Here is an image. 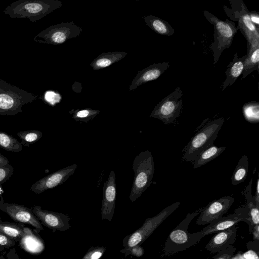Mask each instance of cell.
<instances>
[{
  "label": "cell",
  "instance_id": "1",
  "mask_svg": "<svg viewBox=\"0 0 259 259\" xmlns=\"http://www.w3.org/2000/svg\"><path fill=\"white\" fill-rule=\"evenodd\" d=\"M199 214L198 211L188 213L169 234L163 246L162 256L168 257L185 250L197 244L204 235L201 231L188 232V228L192 221Z\"/></svg>",
  "mask_w": 259,
  "mask_h": 259
},
{
  "label": "cell",
  "instance_id": "2",
  "mask_svg": "<svg viewBox=\"0 0 259 259\" xmlns=\"http://www.w3.org/2000/svg\"><path fill=\"white\" fill-rule=\"evenodd\" d=\"M63 5L58 0H18L8 5L4 13L12 18L28 19L35 22Z\"/></svg>",
  "mask_w": 259,
  "mask_h": 259
},
{
  "label": "cell",
  "instance_id": "3",
  "mask_svg": "<svg viewBox=\"0 0 259 259\" xmlns=\"http://www.w3.org/2000/svg\"><path fill=\"white\" fill-rule=\"evenodd\" d=\"M134 178L130 195V200L136 201L151 183L154 172V162L150 151L141 152L133 163Z\"/></svg>",
  "mask_w": 259,
  "mask_h": 259
},
{
  "label": "cell",
  "instance_id": "4",
  "mask_svg": "<svg viewBox=\"0 0 259 259\" xmlns=\"http://www.w3.org/2000/svg\"><path fill=\"white\" fill-rule=\"evenodd\" d=\"M37 97L0 78V115H15L22 112L23 105L34 102Z\"/></svg>",
  "mask_w": 259,
  "mask_h": 259
},
{
  "label": "cell",
  "instance_id": "5",
  "mask_svg": "<svg viewBox=\"0 0 259 259\" xmlns=\"http://www.w3.org/2000/svg\"><path fill=\"white\" fill-rule=\"evenodd\" d=\"M224 121L223 118H220L203 126L183 149V159L186 161H193L201 152L213 145Z\"/></svg>",
  "mask_w": 259,
  "mask_h": 259
},
{
  "label": "cell",
  "instance_id": "6",
  "mask_svg": "<svg viewBox=\"0 0 259 259\" xmlns=\"http://www.w3.org/2000/svg\"><path fill=\"white\" fill-rule=\"evenodd\" d=\"M206 20L213 26L214 40L210 46L213 57V64H215L223 51L229 48L233 38L238 30L235 23L229 19L222 20L207 11H203Z\"/></svg>",
  "mask_w": 259,
  "mask_h": 259
},
{
  "label": "cell",
  "instance_id": "7",
  "mask_svg": "<svg viewBox=\"0 0 259 259\" xmlns=\"http://www.w3.org/2000/svg\"><path fill=\"white\" fill-rule=\"evenodd\" d=\"M231 8L223 6L224 10L231 20L238 22L239 29L247 40V51L259 44V28L251 22L246 5L242 0H229Z\"/></svg>",
  "mask_w": 259,
  "mask_h": 259
},
{
  "label": "cell",
  "instance_id": "8",
  "mask_svg": "<svg viewBox=\"0 0 259 259\" xmlns=\"http://www.w3.org/2000/svg\"><path fill=\"white\" fill-rule=\"evenodd\" d=\"M180 202H176L165 207L156 215L146 219L143 225L131 234L127 235L123 239L124 247H131L141 245L158 227L180 205Z\"/></svg>",
  "mask_w": 259,
  "mask_h": 259
},
{
  "label": "cell",
  "instance_id": "9",
  "mask_svg": "<svg viewBox=\"0 0 259 259\" xmlns=\"http://www.w3.org/2000/svg\"><path fill=\"white\" fill-rule=\"evenodd\" d=\"M82 29L73 22L61 23L51 26L35 35L34 41L47 45H58L76 37Z\"/></svg>",
  "mask_w": 259,
  "mask_h": 259
},
{
  "label": "cell",
  "instance_id": "10",
  "mask_svg": "<svg viewBox=\"0 0 259 259\" xmlns=\"http://www.w3.org/2000/svg\"><path fill=\"white\" fill-rule=\"evenodd\" d=\"M183 96L182 90L177 87L156 105L149 117L157 118L165 124L172 123L181 114Z\"/></svg>",
  "mask_w": 259,
  "mask_h": 259
},
{
  "label": "cell",
  "instance_id": "11",
  "mask_svg": "<svg viewBox=\"0 0 259 259\" xmlns=\"http://www.w3.org/2000/svg\"><path fill=\"white\" fill-rule=\"evenodd\" d=\"M0 197V210L8 214L15 222L31 225L34 228L33 231L38 234L44 230L42 225L33 213L31 208L5 202L2 195Z\"/></svg>",
  "mask_w": 259,
  "mask_h": 259
},
{
  "label": "cell",
  "instance_id": "12",
  "mask_svg": "<svg viewBox=\"0 0 259 259\" xmlns=\"http://www.w3.org/2000/svg\"><path fill=\"white\" fill-rule=\"evenodd\" d=\"M234 201L231 196H225L210 202L201 211L196 220L199 225L209 224L222 218L230 209Z\"/></svg>",
  "mask_w": 259,
  "mask_h": 259
},
{
  "label": "cell",
  "instance_id": "13",
  "mask_svg": "<svg viewBox=\"0 0 259 259\" xmlns=\"http://www.w3.org/2000/svg\"><path fill=\"white\" fill-rule=\"evenodd\" d=\"M31 208L41 225L51 230L53 233L56 231H64L71 228L69 222L71 219L68 215L44 210L41 206L38 205Z\"/></svg>",
  "mask_w": 259,
  "mask_h": 259
},
{
  "label": "cell",
  "instance_id": "14",
  "mask_svg": "<svg viewBox=\"0 0 259 259\" xmlns=\"http://www.w3.org/2000/svg\"><path fill=\"white\" fill-rule=\"evenodd\" d=\"M77 167L76 164H73L60 169L36 181L32 185L30 189L37 194L48 189H53L65 182L74 173Z\"/></svg>",
  "mask_w": 259,
  "mask_h": 259
},
{
  "label": "cell",
  "instance_id": "15",
  "mask_svg": "<svg viewBox=\"0 0 259 259\" xmlns=\"http://www.w3.org/2000/svg\"><path fill=\"white\" fill-rule=\"evenodd\" d=\"M248 220V211L244 205L236 208L234 213L227 217H222L208 224L201 231L205 236L235 226L240 222L247 223Z\"/></svg>",
  "mask_w": 259,
  "mask_h": 259
},
{
  "label": "cell",
  "instance_id": "16",
  "mask_svg": "<svg viewBox=\"0 0 259 259\" xmlns=\"http://www.w3.org/2000/svg\"><path fill=\"white\" fill-rule=\"evenodd\" d=\"M116 197V176L113 170L110 172L108 178L104 183L101 207L102 220L110 222L114 215Z\"/></svg>",
  "mask_w": 259,
  "mask_h": 259
},
{
  "label": "cell",
  "instance_id": "17",
  "mask_svg": "<svg viewBox=\"0 0 259 259\" xmlns=\"http://www.w3.org/2000/svg\"><path fill=\"white\" fill-rule=\"evenodd\" d=\"M238 229L235 226L214 233L206 245L205 249L211 253H214L230 247L235 242Z\"/></svg>",
  "mask_w": 259,
  "mask_h": 259
},
{
  "label": "cell",
  "instance_id": "18",
  "mask_svg": "<svg viewBox=\"0 0 259 259\" xmlns=\"http://www.w3.org/2000/svg\"><path fill=\"white\" fill-rule=\"evenodd\" d=\"M169 66V62L165 61L153 63L139 71L130 85V91H133L146 82L157 79L167 70Z\"/></svg>",
  "mask_w": 259,
  "mask_h": 259
},
{
  "label": "cell",
  "instance_id": "19",
  "mask_svg": "<svg viewBox=\"0 0 259 259\" xmlns=\"http://www.w3.org/2000/svg\"><path fill=\"white\" fill-rule=\"evenodd\" d=\"M18 242L20 247L34 255L41 253L45 248L44 242L38 234L26 227H24V234Z\"/></svg>",
  "mask_w": 259,
  "mask_h": 259
},
{
  "label": "cell",
  "instance_id": "20",
  "mask_svg": "<svg viewBox=\"0 0 259 259\" xmlns=\"http://www.w3.org/2000/svg\"><path fill=\"white\" fill-rule=\"evenodd\" d=\"M252 179L250 180L248 185L242 192L246 202L244 205L248 211V220L247 224L250 234L254 227L259 225V207L256 204L254 196L252 195Z\"/></svg>",
  "mask_w": 259,
  "mask_h": 259
},
{
  "label": "cell",
  "instance_id": "21",
  "mask_svg": "<svg viewBox=\"0 0 259 259\" xmlns=\"http://www.w3.org/2000/svg\"><path fill=\"white\" fill-rule=\"evenodd\" d=\"M246 56V54L239 58L237 53H235L233 60L229 63L225 71L226 79L222 84L223 91L228 86H231L242 74Z\"/></svg>",
  "mask_w": 259,
  "mask_h": 259
},
{
  "label": "cell",
  "instance_id": "22",
  "mask_svg": "<svg viewBox=\"0 0 259 259\" xmlns=\"http://www.w3.org/2000/svg\"><path fill=\"white\" fill-rule=\"evenodd\" d=\"M127 54L123 52L102 53L90 64L93 70H99L112 65L122 59Z\"/></svg>",
  "mask_w": 259,
  "mask_h": 259
},
{
  "label": "cell",
  "instance_id": "23",
  "mask_svg": "<svg viewBox=\"0 0 259 259\" xmlns=\"http://www.w3.org/2000/svg\"><path fill=\"white\" fill-rule=\"evenodd\" d=\"M147 26L156 33L165 36H171L175 30L166 21L152 15H146L143 18Z\"/></svg>",
  "mask_w": 259,
  "mask_h": 259
},
{
  "label": "cell",
  "instance_id": "24",
  "mask_svg": "<svg viewBox=\"0 0 259 259\" xmlns=\"http://www.w3.org/2000/svg\"><path fill=\"white\" fill-rule=\"evenodd\" d=\"M246 55L244 62L242 78H244L254 70H256L259 72V44L251 47L247 51Z\"/></svg>",
  "mask_w": 259,
  "mask_h": 259
},
{
  "label": "cell",
  "instance_id": "25",
  "mask_svg": "<svg viewBox=\"0 0 259 259\" xmlns=\"http://www.w3.org/2000/svg\"><path fill=\"white\" fill-rule=\"evenodd\" d=\"M226 149L225 146L212 145L201 152L194 159L193 168L196 169L218 157Z\"/></svg>",
  "mask_w": 259,
  "mask_h": 259
},
{
  "label": "cell",
  "instance_id": "26",
  "mask_svg": "<svg viewBox=\"0 0 259 259\" xmlns=\"http://www.w3.org/2000/svg\"><path fill=\"white\" fill-rule=\"evenodd\" d=\"M24 225L16 222H3L0 218V232L17 242L24 234Z\"/></svg>",
  "mask_w": 259,
  "mask_h": 259
},
{
  "label": "cell",
  "instance_id": "27",
  "mask_svg": "<svg viewBox=\"0 0 259 259\" xmlns=\"http://www.w3.org/2000/svg\"><path fill=\"white\" fill-rule=\"evenodd\" d=\"M248 169V160L244 155L239 160L231 177V184L237 185L243 182L247 177Z\"/></svg>",
  "mask_w": 259,
  "mask_h": 259
},
{
  "label": "cell",
  "instance_id": "28",
  "mask_svg": "<svg viewBox=\"0 0 259 259\" xmlns=\"http://www.w3.org/2000/svg\"><path fill=\"white\" fill-rule=\"evenodd\" d=\"M0 147L9 152H19L22 150V145L17 139L2 131H0Z\"/></svg>",
  "mask_w": 259,
  "mask_h": 259
},
{
  "label": "cell",
  "instance_id": "29",
  "mask_svg": "<svg viewBox=\"0 0 259 259\" xmlns=\"http://www.w3.org/2000/svg\"><path fill=\"white\" fill-rule=\"evenodd\" d=\"M243 113L245 119L251 123L259 121V102H249L244 104Z\"/></svg>",
  "mask_w": 259,
  "mask_h": 259
},
{
  "label": "cell",
  "instance_id": "30",
  "mask_svg": "<svg viewBox=\"0 0 259 259\" xmlns=\"http://www.w3.org/2000/svg\"><path fill=\"white\" fill-rule=\"evenodd\" d=\"M100 111L87 108L82 109L71 110L69 113L72 115V118L76 121H83L88 123L93 119Z\"/></svg>",
  "mask_w": 259,
  "mask_h": 259
},
{
  "label": "cell",
  "instance_id": "31",
  "mask_svg": "<svg viewBox=\"0 0 259 259\" xmlns=\"http://www.w3.org/2000/svg\"><path fill=\"white\" fill-rule=\"evenodd\" d=\"M17 135L21 139V144L28 148L30 143L38 141L42 137V133L37 130H29L19 132Z\"/></svg>",
  "mask_w": 259,
  "mask_h": 259
},
{
  "label": "cell",
  "instance_id": "32",
  "mask_svg": "<svg viewBox=\"0 0 259 259\" xmlns=\"http://www.w3.org/2000/svg\"><path fill=\"white\" fill-rule=\"evenodd\" d=\"M106 248L104 246H96L91 247L82 259H100Z\"/></svg>",
  "mask_w": 259,
  "mask_h": 259
},
{
  "label": "cell",
  "instance_id": "33",
  "mask_svg": "<svg viewBox=\"0 0 259 259\" xmlns=\"http://www.w3.org/2000/svg\"><path fill=\"white\" fill-rule=\"evenodd\" d=\"M120 252L124 253L125 256L132 255L138 257L142 256L144 253V249L141 245H137L131 247H124Z\"/></svg>",
  "mask_w": 259,
  "mask_h": 259
},
{
  "label": "cell",
  "instance_id": "34",
  "mask_svg": "<svg viewBox=\"0 0 259 259\" xmlns=\"http://www.w3.org/2000/svg\"><path fill=\"white\" fill-rule=\"evenodd\" d=\"M14 168L12 166L8 164L6 165L0 167V185L7 181L12 176Z\"/></svg>",
  "mask_w": 259,
  "mask_h": 259
},
{
  "label": "cell",
  "instance_id": "35",
  "mask_svg": "<svg viewBox=\"0 0 259 259\" xmlns=\"http://www.w3.org/2000/svg\"><path fill=\"white\" fill-rule=\"evenodd\" d=\"M16 242L0 232V252H3L14 246Z\"/></svg>",
  "mask_w": 259,
  "mask_h": 259
},
{
  "label": "cell",
  "instance_id": "36",
  "mask_svg": "<svg viewBox=\"0 0 259 259\" xmlns=\"http://www.w3.org/2000/svg\"><path fill=\"white\" fill-rule=\"evenodd\" d=\"M235 250L236 247L231 246L224 250L218 252L211 259H230L234 255Z\"/></svg>",
  "mask_w": 259,
  "mask_h": 259
},
{
  "label": "cell",
  "instance_id": "37",
  "mask_svg": "<svg viewBox=\"0 0 259 259\" xmlns=\"http://www.w3.org/2000/svg\"><path fill=\"white\" fill-rule=\"evenodd\" d=\"M60 95L52 91H47L44 94V99L50 104L54 105L60 100Z\"/></svg>",
  "mask_w": 259,
  "mask_h": 259
},
{
  "label": "cell",
  "instance_id": "38",
  "mask_svg": "<svg viewBox=\"0 0 259 259\" xmlns=\"http://www.w3.org/2000/svg\"><path fill=\"white\" fill-rule=\"evenodd\" d=\"M249 15L251 22L259 28V13L256 11H249Z\"/></svg>",
  "mask_w": 259,
  "mask_h": 259
},
{
  "label": "cell",
  "instance_id": "39",
  "mask_svg": "<svg viewBox=\"0 0 259 259\" xmlns=\"http://www.w3.org/2000/svg\"><path fill=\"white\" fill-rule=\"evenodd\" d=\"M6 256L8 259H24L19 256L15 248L10 249L7 253Z\"/></svg>",
  "mask_w": 259,
  "mask_h": 259
},
{
  "label": "cell",
  "instance_id": "40",
  "mask_svg": "<svg viewBox=\"0 0 259 259\" xmlns=\"http://www.w3.org/2000/svg\"><path fill=\"white\" fill-rule=\"evenodd\" d=\"M251 234L254 241H259V225L254 227Z\"/></svg>",
  "mask_w": 259,
  "mask_h": 259
},
{
  "label": "cell",
  "instance_id": "41",
  "mask_svg": "<svg viewBox=\"0 0 259 259\" xmlns=\"http://www.w3.org/2000/svg\"><path fill=\"white\" fill-rule=\"evenodd\" d=\"M255 201L256 205L259 207V179L256 181L255 194L254 196Z\"/></svg>",
  "mask_w": 259,
  "mask_h": 259
},
{
  "label": "cell",
  "instance_id": "42",
  "mask_svg": "<svg viewBox=\"0 0 259 259\" xmlns=\"http://www.w3.org/2000/svg\"><path fill=\"white\" fill-rule=\"evenodd\" d=\"M9 164V160L4 155L0 153V167Z\"/></svg>",
  "mask_w": 259,
  "mask_h": 259
},
{
  "label": "cell",
  "instance_id": "43",
  "mask_svg": "<svg viewBox=\"0 0 259 259\" xmlns=\"http://www.w3.org/2000/svg\"><path fill=\"white\" fill-rule=\"evenodd\" d=\"M230 259H243L240 252H238L235 255L232 256Z\"/></svg>",
  "mask_w": 259,
  "mask_h": 259
},
{
  "label": "cell",
  "instance_id": "44",
  "mask_svg": "<svg viewBox=\"0 0 259 259\" xmlns=\"http://www.w3.org/2000/svg\"><path fill=\"white\" fill-rule=\"evenodd\" d=\"M4 192L3 191V188L2 187V186L1 185H0V196L1 195V194Z\"/></svg>",
  "mask_w": 259,
  "mask_h": 259
},
{
  "label": "cell",
  "instance_id": "45",
  "mask_svg": "<svg viewBox=\"0 0 259 259\" xmlns=\"http://www.w3.org/2000/svg\"><path fill=\"white\" fill-rule=\"evenodd\" d=\"M0 259H5L4 256L3 254L0 255Z\"/></svg>",
  "mask_w": 259,
  "mask_h": 259
}]
</instances>
